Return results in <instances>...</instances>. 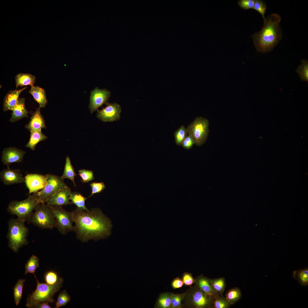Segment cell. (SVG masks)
I'll list each match as a JSON object with an SVG mask.
<instances>
[{"label":"cell","mask_w":308,"mask_h":308,"mask_svg":"<svg viewBox=\"0 0 308 308\" xmlns=\"http://www.w3.org/2000/svg\"><path fill=\"white\" fill-rule=\"evenodd\" d=\"M281 16L276 13L269 15L264 21L261 30L251 36L258 51L266 53L271 51L281 39Z\"/></svg>","instance_id":"obj_2"},{"label":"cell","mask_w":308,"mask_h":308,"mask_svg":"<svg viewBox=\"0 0 308 308\" xmlns=\"http://www.w3.org/2000/svg\"><path fill=\"white\" fill-rule=\"evenodd\" d=\"M73 212L76 238L82 242L104 239L111 234L112 224L99 208L88 210L76 209Z\"/></svg>","instance_id":"obj_1"},{"label":"cell","mask_w":308,"mask_h":308,"mask_svg":"<svg viewBox=\"0 0 308 308\" xmlns=\"http://www.w3.org/2000/svg\"><path fill=\"white\" fill-rule=\"evenodd\" d=\"M188 134L187 128L183 125H182L174 134L176 144L178 145H181Z\"/></svg>","instance_id":"obj_34"},{"label":"cell","mask_w":308,"mask_h":308,"mask_svg":"<svg viewBox=\"0 0 308 308\" xmlns=\"http://www.w3.org/2000/svg\"><path fill=\"white\" fill-rule=\"evenodd\" d=\"M225 297L230 304L233 305L241 298V291L238 287H233L228 291Z\"/></svg>","instance_id":"obj_30"},{"label":"cell","mask_w":308,"mask_h":308,"mask_svg":"<svg viewBox=\"0 0 308 308\" xmlns=\"http://www.w3.org/2000/svg\"><path fill=\"white\" fill-rule=\"evenodd\" d=\"M212 288L218 295L223 296L226 287V281L224 277L211 279Z\"/></svg>","instance_id":"obj_28"},{"label":"cell","mask_w":308,"mask_h":308,"mask_svg":"<svg viewBox=\"0 0 308 308\" xmlns=\"http://www.w3.org/2000/svg\"><path fill=\"white\" fill-rule=\"evenodd\" d=\"M78 171L79 175L84 183H88L93 180L94 179L93 172L91 170L82 169Z\"/></svg>","instance_id":"obj_38"},{"label":"cell","mask_w":308,"mask_h":308,"mask_svg":"<svg viewBox=\"0 0 308 308\" xmlns=\"http://www.w3.org/2000/svg\"><path fill=\"white\" fill-rule=\"evenodd\" d=\"M293 277L302 286L306 287L308 285V268H305L292 273Z\"/></svg>","instance_id":"obj_26"},{"label":"cell","mask_w":308,"mask_h":308,"mask_svg":"<svg viewBox=\"0 0 308 308\" xmlns=\"http://www.w3.org/2000/svg\"><path fill=\"white\" fill-rule=\"evenodd\" d=\"M24 98H19L17 103L11 110V116L9 121L13 123L25 117H28L29 112L26 109L25 105Z\"/></svg>","instance_id":"obj_18"},{"label":"cell","mask_w":308,"mask_h":308,"mask_svg":"<svg viewBox=\"0 0 308 308\" xmlns=\"http://www.w3.org/2000/svg\"><path fill=\"white\" fill-rule=\"evenodd\" d=\"M25 87L18 90H11L5 96L3 102V111L5 112L12 110L17 102L21 92L27 88Z\"/></svg>","instance_id":"obj_19"},{"label":"cell","mask_w":308,"mask_h":308,"mask_svg":"<svg viewBox=\"0 0 308 308\" xmlns=\"http://www.w3.org/2000/svg\"><path fill=\"white\" fill-rule=\"evenodd\" d=\"M30 137L27 143L25 146L32 150H34L37 144L39 142L45 140L47 137L41 130L31 131Z\"/></svg>","instance_id":"obj_23"},{"label":"cell","mask_w":308,"mask_h":308,"mask_svg":"<svg viewBox=\"0 0 308 308\" xmlns=\"http://www.w3.org/2000/svg\"><path fill=\"white\" fill-rule=\"evenodd\" d=\"M185 294V293L181 294L172 293L171 308H181L182 302L184 299Z\"/></svg>","instance_id":"obj_37"},{"label":"cell","mask_w":308,"mask_h":308,"mask_svg":"<svg viewBox=\"0 0 308 308\" xmlns=\"http://www.w3.org/2000/svg\"><path fill=\"white\" fill-rule=\"evenodd\" d=\"M267 9V5L264 1L262 0H254L253 9L258 11L261 15L264 21L266 18L265 15Z\"/></svg>","instance_id":"obj_36"},{"label":"cell","mask_w":308,"mask_h":308,"mask_svg":"<svg viewBox=\"0 0 308 308\" xmlns=\"http://www.w3.org/2000/svg\"><path fill=\"white\" fill-rule=\"evenodd\" d=\"M302 81L308 82V61L306 60H302L300 65L298 66L296 70Z\"/></svg>","instance_id":"obj_33"},{"label":"cell","mask_w":308,"mask_h":308,"mask_svg":"<svg viewBox=\"0 0 308 308\" xmlns=\"http://www.w3.org/2000/svg\"><path fill=\"white\" fill-rule=\"evenodd\" d=\"M25 127L30 132L41 130L42 128H46L44 120L40 113V107L37 109Z\"/></svg>","instance_id":"obj_17"},{"label":"cell","mask_w":308,"mask_h":308,"mask_svg":"<svg viewBox=\"0 0 308 308\" xmlns=\"http://www.w3.org/2000/svg\"><path fill=\"white\" fill-rule=\"evenodd\" d=\"M195 144V141L193 137L190 135L188 134L184 140L181 146L187 149H190Z\"/></svg>","instance_id":"obj_42"},{"label":"cell","mask_w":308,"mask_h":308,"mask_svg":"<svg viewBox=\"0 0 308 308\" xmlns=\"http://www.w3.org/2000/svg\"><path fill=\"white\" fill-rule=\"evenodd\" d=\"M25 281V279H19L13 288L14 301L17 306L20 303L22 297L23 288Z\"/></svg>","instance_id":"obj_31"},{"label":"cell","mask_w":308,"mask_h":308,"mask_svg":"<svg viewBox=\"0 0 308 308\" xmlns=\"http://www.w3.org/2000/svg\"><path fill=\"white\" fill-rule=\"evenodd\" d=\"M254 0H240L238 3L239 7L244 10L253 9Z\"/></svg>","instance_id":"obj_41"},{"label":"cell","mask_w":308,"mask_h":308,"mask_svg":"<svg viewBox=\"0 0 308 308\" xmlns=\"http://www.w3.org/2000/svg\"><path fill=\"white\" fill-rule=\"evenodd\" d=\"M209 121L206 118L197 117L188 126L187 133L194 138L195 144L200 146L206 141L209 132Z\"/></svg>","instance_id":"obj_7"},{"label":"cell","mask_w":308,"mask_h":308,"mask_svg":"<svg viewBox=\"0 0 308 308\" xmlns=\"http://www.w3.org/2000/svg\"><path fill=\"white\" fill-rule=\"evenodd\" d=\"M69 198L71 204H74L76 209L80 210H88L85 205V201L88 198L84 197L80 193L71 192Z\"/></svg>","instance_id":"obj_24"},{"label":"cell","mask_w":308,"mask_h":308,"mask_svg":"<svg viewBox=\"0 0 308 308\" xmlns=\"http://www.w3.org/2000/svg\"><path fill=\"white\" fill-rule=\"evenodd\" d=\"M71 192L70 188L68 186L48 197L45 203L48 206L62 207L71 204L69 196Z\"/></svg>","instance_id":"obj_15"},{"label":"cell","mask_w":308,"mask_h":308,"mask_svg":"<svg viewBox=\"0 0 308 308\" xmlns=\"http://www.w3.org/2000/svg\"><path fill=\"white\" fill-rule=\"evenodd\" d=\"M46 175L48 181L45 186L42 190L32 194L38 198L41 203H45L48 197L68 187L61 177L49 174Z\"/></svg>","instance_id":"obj_9"},{"label":"cell","mask_w":308,"mask_h":308,"mask_svg":"<svg viewBox=\"0 0 308 308\" xmlns=\"http://www.w3.org/2000/svg\"><path fill=\"white\" fill-rule=\"evenodd\" d=\"M15 82L16 89L19 86H23L30 85L31 87L34 86L36 77L34 75L28 73H19L15 76Z\"/></svg>","instance_id":"obj_22"},{"label":"cell","mask_w":308,"mask_h":308,"mask_svg":"<svg viewBox=\"0 0 308 308\" xmlns=\"http://www.w3.org/2000/svg\"><path fill=\"white\" fill-rule=\"evenodd\" d=\"M110 96V92L106 89L96 88L90 93L89 108L92 114L104 104H106Z\"/></svg>","instance_id":"obj_12"},{"label":"cell","mask_w":308,"mask_h":308,"mask_svg":"<svg viewBox=\"0 0 308 308\" xmlns=\"http://www.w3.org/2000/svg\"><path fill=\"white\" fill-rule=\"evenodd\" d=\"M0 179L6 185H10L25 182L24 177L19 169H12L9 167L2 170L0 173Z\"/></svg>","instance_id":"obj_16"},{"label":"cell","mask_w":308,"mask_h":308,"mask_svg":"<svg viewBox=\"0 0 308 308\" xmlns=\"http://www.w3.org/2000/svg\"><path fill=\"white\" fill-rule=\"evenodd\" d=\"M48 177L45 175L37 174H30L25 177V183L29 194L42 190L46 185Z\"/></svg>","instance_id":"obj_13"},{"label":"cell","mask_w":308,"mask_h":308,"mask_svg":"<svg viewBox=\"0 0 308 308\" xmlns=\"http://www.w3.org/2000/svg\"><path fill=\"white\" fill-rule=\"evenodd\" d=\"M49 206L55 218L56 227L60 233L66 235L70 231H74L73 212H68L62 207Z\"/></svg>","instance_id":"obj_8"},{"label":"cell","mask_w":308,"mask_h":308,"mask_svg":"<svg viewBox=\"0 0 308 308\" xmlns=\"http://www.w3.org/2000/svg\"><path fill=\"white\" fill-rule=\"evenodd\" d=\"M92 188L91 194L87 198H89L94 194L102 192L106 187V186L103 182H93L90 184Z\"/></svg>","instance_id":"obj_40"},{"label":"cell","mask_w":308,"mask_h":308,"mask_svg":"<svg viewBox=\"0 0 308 308\" xmlns=\"http://www.w3.org/2000/svg\"><path fill=\"white\" fill-rule=\"evenodd\" d=\"M48 303L43 302L37 304L34 308H50L51 307L49 305Z\"/></svg>","instance_id":"obj_45"},{"label":"cell","mask_w":308,"mask_h":308,"mask_svg":"<svg viewBox=\"0 0 308 308\" xmlns=\"http://www.w3.org/2000/svg\"><path fill=\"white\" fill-rule=\"evenodd\" d=\"M106 106L101 110H98L97 117L104 122H113L119 120L120 117L121 108L116 103H108Z\"/></svg>","instance_id":"obj_11"},{"label":"cell","mask_w":308,"mask_h":308,"mask_svg":"<svg viewBox=\"0 0 308 308\" xmlns=\"http://www.w3.org/2000/svg\"><path fill=\"white\" fill-rule=\"evenodd\" d=\"M27 221L42 229H52L56 227L54 216L50 207L44 203L38 205Z\"/></svg>","instance_id":"obj_6"},{"label":"cell","mask_w":308,"mask_h":308,"mask_svg":"<svg viewBox=\"0 0 308 308\" xmlns=\"http://www.w3.org/2000/svg\"><path fill=\"white\" fill-rule=\"evenodd\" d=\"M35 278L37 283L36 289L33 293L28 295L27 298L26 306L29 308H34L38 303L53 302L54 299L53 297L60 290L63 282V279L60 277H59L57 282L53 285L40 283L36 277Z\"/></svg>","instance_id":"obj_3"},{"label":"cell","mask_w":308,"mask_h":308,"mask_svg":"<svg viewBox=\"0 0 308 308\" xmlns=\"http://www.w3.org/2000/svg\"><path fill=\"white\" fill-rule=\"evenodd\" d=\"M231 305L223 296L216 295L212 297V308H228Z\"/></svg>","instance_id":"obj_32"},{"label":"cell","mask_w":308,"mask_h":308,"mask_svg":"<svg viewBox=\"0 0 308 308\" xmlns=\"http://www.w3.org/2000/svg\"><path fill=\"white\" fill-rule=\"evenodd\" d=\"M71 297L66 290L61 291L59 294L56 303L55 308H58L64 306L69 302Z\"/></svg>","instance_id":"obj_35"},{"label":"cell","mask_w":308,"mask_h":308,"mask_svg":"<svg viewBox=\"0 0 308 308\" xmlns=\"http://www.w3.org/2000/svg\"><path fill=\"white\" fill-rule=\"evenodd\" d=\"M25 222L18 218H12L8 223L7 237L8 246L15 252H17L21 247L28 243L27 238L29 229L25 226Z\"/></svg>","instance_id":"obj_4"},{"label":"cell","mask_w":308,"mask_h":308,"mask_svg":"<svg viewBox=\"0 0 308 308\" xmlns=\"http://www.w3.org/2000/svg\"><path fill=\"white\" fill-rule=\"evenodd\" d=\"M29 92L38 103L39 107L44 108L45 107L48 101L44 89L38 86H34L31 87Z\"/></svg>","instance_id":"obj_21"},{"label":"cell","mask_w":308,"mask_h":308,"mask_svg":"<svg viewBox=\"0 0 308 308\" xmlns=\"http://www.w3.org/2000/svg\"><path fill=\"white\" fill-rule=\"evenodd\" d=\"M195 279L197 286L207 295L213 297L218 295L212 288L211 279L201 274L197 276Z\"/></svg>","instance_id":"obj_20"},{"label":"cell","mask_w":308,"mask_h":308,"mask_svg":"<svg viewBox=\"0 0 308 308\" xmlns=\"http://www.w3.org/2000/svg\"><path fill=\"white\" fill-rule=\"evenodd\" d=\"M39 259L35 255H32L28 260L25 266L24 275L28 273H32L35 277V271L39 267Z\"/></svg>","instance_id":"obj_29"},{"label":"cell","mask_w":308,"mask_h":308,"mask_svg":"<svg viewBox=\"0 0 308 308\" xmlns=\"http://www.w3.org/2000/svg\"><path fill=\"white\" fill-rule=\"evenodd\" d=\"M76 176V174L71 164L70 159L68 156H67L66 157L64 172L61 177L64 179H70L76 187V186L74 181V177Z\"/></svg>","instance_id":"obj_25"},{"label":"cell","mask_w":308,"mask_h":308,"mask_svg":"<svg viewBox=\"0 0 308 308\" xmlns=\"http://www.w3.org/2000/svg\"><path fill=\"white\" fill-rule=\"evenodd\" d=\"M182 280L186 285L191 286L195 283L196 280L190 273H185L183 276Z\"/></svg>","instance_id":"obj_43"},{"label":"cell","mask_w":308,"mask_h":308,"mask_svg":"<svg viewBox=\"0 0 308 308\" xmlns=\"http://www.w3.org/2000/svg\"><path fill=\"white\" fill-rule=\"evenodd\" d=\"M41 203L37 197L29 194L24 200H12L9 203L7 211L12 215L17 216L18 218L27 220L38 205Z\"/></svg>","instance_id":"obj_5"},{"label":"cell","mask_w":308,"mask_h":308,"mask_svg":"<svg viewBox=\"0 0 308 308\" xmlns=\"http://www.w3.org/2000/svg\"><path fill=\"white\" fill-rule=\"evenodd\" d=\"M184 283L182 280L179 277L175 278L171 283V286L174 289L179 288L182 287Z\"/></svg>","instance_id":"obj_44"},{"label":"cell","mask_w":308,"mask_h":308,"mask_svg":"<svg viewBox=\"0 0 308 308\" xmlns=\"http://www.w3.org/2000/svg\"><path fill=\"white\" fill-rule=\"evenodd\" d=\"M26 153L24 151L14 147L5 148L2 152L1 161L9 167L12 163L22 162Z\"/></svg>","instance_id":"obj_14"},{"label":"cell","mask_w":308,"mask_h":308,"mask_svg":"<svg viewBox=\"0 0 308 308\" xmlns=\"http://www.w3.org/2000/svg\"><path fill=\"white\" fill-rule=\"evenodd\" d=\"M184 297L188 305L194 308H212V297L199 289L195 285L191 287Z\"/></svg>","instance_id":"obj_10"},{"label":"cell","mask_w":308,"mask_h":308,"mask_svg":"<svg viewBox=\"0 0 308 308\" xmlns=\"http://www.w3.org/2000/svg\"><path fill=\"white\" fill-rule=\"evenodd\" d=\"M171 296L172 293H165L161 294L157 300L155 307L171 308Z\"/></svg>","instance_id":"obj_27"},{"label":"cell","mask_w":308,"mask_h":308,"mask_svg":"<svg viewBox=\"0 0 308 308\" xmlns=\"http://www.w3.org/2000/svg\"><path fill=\"white\" fill-rule=\"evenodd\" d=\"M44 277L46 283L50 285L55 284L58 281L59 278L56 272L51 271L47 272Z\"/></svg>","instance_id":"obj_39"}]
</instances>
